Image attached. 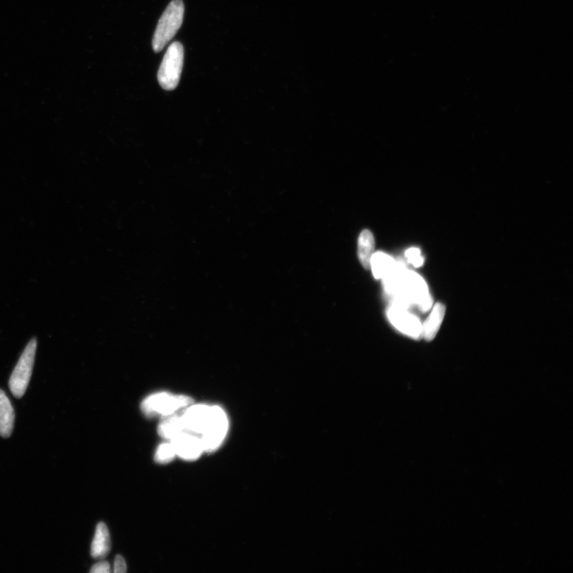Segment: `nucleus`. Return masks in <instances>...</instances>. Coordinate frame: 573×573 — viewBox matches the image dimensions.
<instances>
[{"label": "nucleus", "mask_w": 573, "mask_h": 573, "mask_svg": "<svg viewBox=\"0 0 573 573\" xmlns=\"http://www.w3.org/2000/svg\"><path fill=\"white\" fill-rule=\"evenodd\" d=\"M383 280L387 293L393 296V305L406 309L415 306L423 311L432 308V300L426 281L414 271L407 270L402 263H398Z\"/></svg>", "instance_id": "1"}, {"label": "nucleus", "mask_w": 573, "mask_h": 573, "mask_svg": "<svg viewBox=\"0 0 573 573\" xmlns=\"http://www.w3.org/2000/svg\"><path fill=\"white\" fill-rule=\"evenodd\" d=\"M184 17V3L182 0H173L162 14L153 36L152 48L156 53L162 51L175 37L182 26Z\"/></svg>", "instance_id": "2"}, {"label": "nucleus", "mask_w": 573, "mask_h": 573, "mask_svg": "<svg viewBox=\"0 0 573 573\" xmlns=\"http://www.w3.org/2000/svg\"><path fill=\"white\" fill-rule=\"evenodd\" d=\"M184 60V47L179 42H173L168 47L158 72V81L164 90H173L179 85Z\"/></svg>", "instance_id": "3"}, {"label": "nucleus", "mask_w": 573, "mask_h": 573, "mask_svg": "<svg viewBox=\"0 0 573 573\" xmlns=\"http://www.w3.org/2000/svg\"><path fill=\"white\" fill-rule=\"evenodd\" d=\"M193 400L184 395H171L159 393L147 397L141 404L142 411L147 417L161 416L162 417L174 414L180 409L191 406Z\"/></svg>", "instance_id": "4"}, {"label": "nucleus", "mask_w": 573, "mask_h": 573, "mask_svg": "<svg viewBox=\"0 0 573 573\" xmlns=\"http://www.w3.org/2000/svg\"><path fill=\"white\" fill-rule=\"evenodd\" d=\"M37 349V340L29 341L9 380V387L16 398H21L31 380Z\"/></svg>", "instance_id": "5"}, {"label": "nucleus", "mask_w": 573, "mask_h": 573, "mask_svg": "<svg viewBox=\"0 0 573 573\" xmlns=\"http://www.w3.org/2000/svg\"><path fill=\"white\" fill-rule=\"evenodd\" d=\"M228 430V417L224 410L219 406H211L208 423L200 436L204 452L217 450L223 443Z\"/></svg>", "instance_id": "6"}, {"label": "nucleus", "mask_w": 573, "mask_h": 573, "mask_svg": "<svg viewBox=\"0 0 573 573\" xmlns=\"http://www.w3.org/2000/svg\"><path fill=\"white\" fill-rule=\"evenodd\" d=\"M388 318L400 332L417 339L422 336V324L414 315L408 313L407 309L393 305L388 310Z\"/></svg>", "instance_id": "7"}, {"label": "nucleus", "mask_w": 573, "mask_h": 573, "mask_svg": "<svg viewBox=\"0 0 573 573\" xmlns=\"http://www.w3.org/2000/svg\"><path fill=\"white\" fill-rule=\"evenodd\" d=\"M171 443L175 449L176 456L185 461H195L199 459L202 453L204 452L200 437L190 432H182L179 436L171 439Z\"/></svg>", "instance_id": "8"}, {"label": "nucleus", "mask_w": 573, "mask_h": 573, "mask_svg": "<svg viewBox=\"0 0 573 573\" xmlns=\"http://www.w3.org/2000/svg\"><path fill=\"white\" fill-rule=\"evenodd\" d=\"M210 411L211 406L206 404H197L187 409L184 413L181 415L185 432L201 436L208 423Z\"/></svg>", "instance_id": "9"}, {"label": "nucleus", "mask_w": 573, "mask_h": 573, "mask_svg": "<svg viewBox=\"0 0 573 573\" xmlns=\"http://www.w3.org/2000/svg\"><path fill=\"white\" fill-rule=\"evenodd\" d=\"M14 422V409L6 393L0 389V436L11 437Z\"/></svg>", "instance_id": "10"}, {"label": "nucleus", "mask_w": 573, "mask_h": 573, "mask_svg": "<svg viewBox=\"0 0 573 573\" xmlns=\"http://www.w3.org/2000/svg\"><path fill=\"white\" fill-rule=\"evenodd\" d=\"M446 315V306L438 303L434 306L432 313L427 320L422 324V336L427 341H432L436 337Z\"/></svg>", "instance_id": "11"}, {"label": "nucleus", "mask_w": 573, "mask_h": 573, "mask_svg": "<svg viewBox=\"0 0 573 573\" xmlns=\"http://www.w3.org/2000/svg\"><path fill=\"white\" fill-rule=\"evenodd\" d=\"M110 550V532L105 523L101 522L97 526L95 538L91 546V555L95 559L106 557Z\"/></svg>", "instance_id": "12"}, {"label": "nucleus", "mask_w": 573, "mask_h": 573, "mask_svg": "<svg viewBox=\"0 0 573 573\" xmlns=\"http://www.w3.org/2000/svg\"><path fill=\"white\" fill-rule=\"evenodd\" d=\"M397 263L391 256L378 252L372 256L370 268L372 269L375 278L383 280L385 276L392 273Z\"/></svg>", "instance_id": "13"}, {"label": "nucleus", "mask_w": 573, "mask_h": 573, "mask_svg": "<svg viewBox=\"0 0 573 573\" xmlns=\"http://www.w3.org/2000/svg\"><path fill=\"white\" fill-rule=\"evenodd\" d=\"M158 431H159L161 437L168 439V441H171V439L179 436L180 434L185 432L181 416L174 413L162 417L159 428H158Z\"/></svg>", "instance_id": "14"}, {"label": "nucleus", "mask_w": 573, "mask_h": 573, "mask_svg": "<svg viewBox=\"0 0 573 573\" xmlns=\"http://www.w3.org/2000/svg\"><path fill=\"white\" fill-rule=\"evenodd\" d=\"M374 236L368 230H365L361 233L358 239V255L361 264L365 269L370 268V260L374 252Z\"/></svg>", "instance_id": "15"}, {"label": "nucleus", "mask_w": 573, "mask_h": 573, "mask_svg": "<svg viewBox=\"0 0 573 573\" xmlns=\"http://www.w3.org/2000/svg\"><path fill=\"white\" fill-rule=\"evenodd\" d=\"M175 456V449L173 448L171 443H164L160 444L159 448H157L155 461L157 463L164 464L171 462Z\"/></svg>", "instance_id": "16"}, {"label": "nucleus", "mask_w": 573, "mask_h": 573, "mask_svg": "<svg viewBox=\"0 0 573 573\" xmlns=\"http://www.w3.org/2000/svg\"><path fill=\"white\" fill-rule=\"evenodd\" d=\"M406 256L409 263L413 266L419 268L424 264V258L421 250L417 248H410L406 252Z\"/></svg>", "instance_id": "17"}, {"label": "nucleus", "mask_w": 573, "mask_h": 573, "mask_svg": "<svg viewBox=\"0 0 573 573\" xmlns=\"http://www.w3.org/2000/svg\"><path fill=\"white\" fill-rule=\"evenodd\" d=\"M110 565L106 561H101L93 566L90 572L92 573H108L110 572Z\"/></svg>", "instance_id": "18"}, {"label": "nucleus", "mask_w": 573, "mask_h": 573, "mask_svg": "<svg viewBox=\"0 0 573 573\" xmlns=\"http://www.w3.org/2000/svg\"><path fill=\"white\" fill-rule=\"evenodd\" d=\"M127 571V565L125 559L121 556H117L114 562V572L123 573Z\"/></svg>", "instance_id": "19"}]
</instances>
